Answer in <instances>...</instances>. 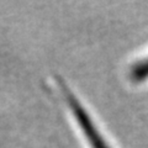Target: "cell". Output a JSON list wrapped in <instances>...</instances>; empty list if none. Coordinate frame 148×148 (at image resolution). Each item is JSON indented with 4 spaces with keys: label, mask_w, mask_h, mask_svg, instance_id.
Masks as SVG:
<instances>
[{
    "label": "cell",
    "mask_w": 148,
    "mask_h": 148,
    "mask_svg": "<svg viewBox=\"0 0 148 148\" xmlns=\"http://www.w3.org/2000/svg\"><path fill=\"white\" fill-rule=\"evenodd\" d=\"M63 91H64V95H66L68 104L72 108L74 116H75L77 121L79 122L83 132H84L85 137L88 138V141L90 142L91 147L92 148H110V146L106 143L104 137L98 131V128H96L94 122H92L90 115H88L86 110L84 109V106L82 105L80 101L68 90V88L63 86Z\"/></svg>",
    "instance_id": "cell-1"
},
{
    "label": "cell",
    "mask_w": 148,
    "mask_h": 148,
    "mask_svg": "<svg viewBox=\"0 0 148 148\" xmlns=\"http://www.w3.org/2000/svg\"><path fill=\"white\" fill-rule=\"evenodd\" d=\"M132 77L136 80H143L148 78V57L137 63L132 69Z\"/></svg>",
    "instance_id": "cell-2"
}]
</instances>
